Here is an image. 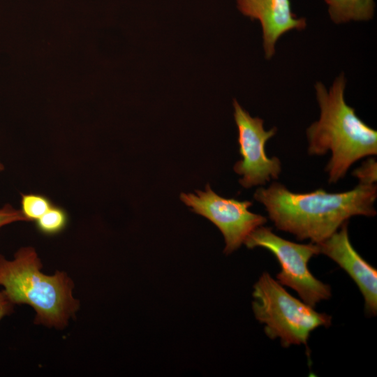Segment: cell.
Segmentation results:
<instances>
[{
  "mask_svg": "<svg viewBox=\"0 0 377 377\" xmlns=\"http://www.w3.org/2000/svg\"><path fill=\"white\" fill-rule=\"evenodd\" d=\"M3 170H4V166H3V163H1V161H0V172L3 171Z\"/></svg>",
  "mask_w": 377,
  "mask_h": 377,
  "instance_id": "16",
  "label": "cell"
},
{
  "mask_svg": "<svg viewBox=\"0 0 377 377\" xmlns=\"http://www.w3.org/2000/svg\"><path fill=\"white\" fill-rule=\"evenodd\" d=\"M196 194L181 193L180 199L191 211L208 219L223 234L227 254L237 249L256 228L267 222V219L249 210L252 202L225 198L214 192L209 184L205 191Z\"/></svg>",
  "mask_w": 377,
  "mask_h": 377,
  "instance_id": "6",
  "label": "cell"
},
{
  "mask_svg": "<svg viewBox=\"0 0 377 377\" xmlns=\"http://www.w3.org/2000/svg\"><path fill=\"white\" fill-rule=\"evenodd\" d=\"M238 10L251 20L260 22L263 33L265 56L270 59L275 54V45L284 34L306 27L304 18L292 11L290 0H236Z\"/></svg>",
  "mask_w": 377,
  "mask_h": 377,
  "instance_id": "9",
  "label": "cell"
},
{
  "mask_svg": "<svg viewBox=\"0 0 377 377\" xmlns=\"http://www.w3.org/2000/svg\"><path fill=\"white\" fill-rule=\"evenodd\" d=\"M42 267L32 246L20 248L13 260L0 254V286L13 304L34 309L35 324L62 330L80 309L73 294L74 283L64 272L47 275Z\"/></svg>",
  "mask_w": 377,
  "mask_h": 377,
  "instance_id": "3",
  "label": "cell"
},
{
  "mask_svg": "<svg viewBox=\"0 0 377 377\" xmlns=\"http://www.w3.org/2000/svg\"><path fill=\"white\" fill-rule=\"evenodd\" d=\"M244 243L249 249L262 247L269 251L281 267L276 281L296 291L308 305L314 308L331 297L330 286L316 279L308 267L309 260L320 254L317 244L290 242L274 234L270 228L263 226L254 230Z\"/></svg>",
  "mask_w": 377,
  "mask_h": 377,
  "instance_id": "5",
  "label": "cell"
},
{
  "mask_svg": "<svg viewBox=\"0 0 377 377\" xmlns=\"http://www.w3.org/2000/svg\"><path fill=\"white\" fill-rule=\"evenodd\" d=\"M253 197L265 207L278 230L314 244L327 239L353 216L376 214V184H359L341 193L323 188L293 193L282 184L273 182L268 188H258Z\"/></svg>",
  "mask_w": 377,
  "mask_h": 377,
  "instance_id": "1",
  "label": "cell"
},
{
  "mask_svg": "<svg viewBox=\"0 0 377 377\" xmlns=\"http://www.w3.org/2000/svg\"><path fill=\"white\" fill-rule=\"evenodd\" d=\"M253 297L256 318L265 325L266 335L279 338L283 347L306 346L312 331L331 325L330 316L292 296L268 272L263 273L255 283Z\"/></svg>",
  "mask_w": 377,
  "mask_h": 377,
  "instance_id": "4",
  "label": "cell"
},
{
  "mask_svg": "<svg viewBox=\"0 0 377 377\" xmlns=\"http://www.w3.org/2000/svg\"><path fill=\"white\" fill-rule=\"evenodd\" d=\"M353 175L360 180V184H374L376 182V161L369 158L354 170Z\"/></svg>",
  "mask_w": 377,
  "mask_h": 377,
  "instance_id": "13",
  "label": "cell"
},
{
  "mask_svg": "<svg viewBox=\"0 0 377 377\" xmlns=\"http://www.w3.org/2000/svg\"><path fill=\"white\" fill-rule=\"evenodd\" d=\"M346 80L339 75L328 90L320 82L315 84L320 118L306 129L309 155L332 156L326 165L328 182L344 177L357 160L377 154V132L366 124L344 98Z\"/></svg>",
  "mask_w": 377,
  "mask_h": 377,
  "instance_id": "2",
  "label": "cell"
},
{
  "mask_svg": "<svg viewBox=\"0 0 377 377\" xmlns=\"http://www.w3.org/2000/svg\"><path fill=\"white\" fill-rule=\"evenodd\" d=\"M20 203V210L28 221H36L54 205L46 195L32 193L22 194Z\"/></svg>",
  "mask_w": 377,
  "mask_h": 377,
  "instance_id": "12",
  "label": "cell"
},
{
  "mask_svg": "<svg viewBox=\"0 0 377 377\" xmlns=\"http://www.w3.org/2000/svg\"><path fill=\"white\" fill-rule=\"evenodd\" d=\"M68 223V214L66 209L54 205L42 216L36 221L39 232L46 235H54L62 232Z\"/></svg>",
  "mask_w": 377,
  "mask_h": 377,
  "instance_id": "11",
  "label": "cell"
},
{
  "mask_svg": "<svg viewBox=\"0 0 377 377\" xmlns=\"http://www.w3.org/2000/svg\"><path fill=\"white\" fill-rule=\"evenodd\" d=\"M234 118L238 130L239 154L242 158L234 165L235 172L242 175L239 184L249 188L265 185L272 179H276L281 172V163L276 157L269 158L265 152L266 142L273 137L276 127L264 128V121L253 117L237 102L233 100Z\"/></svg>",
  "mask_w": 377,
  "mask_h": 377,
  "instance_id": "7",
  "label": "cell"
},
{
  "mask_svg": "<svg viewBox=\"0 0 377 377\" xmlns=\"http://www.w3.org/2000/svg\"><path fill=\"white\" fill-rule=\"evenodd\" d=\"M330 19L336 24L367 21L374 14V0H325Z\"/></svg>",
  "mask_w": 377,
  "mask_h": 377,
  "instance_id": "10",
  "label": "cell"
},
{
  "mask_svg": "<svg viewBox=\"0 0 377 377\" xmlns=\"http://www.w3.org/2000/svg\"><path fill=\"white\" fill-rule=\"evenodd\" d=\"M318 244L323 253L344 269L359 288L364 300L366 312L377 313V270L353 248L348 236V221Z\"/></svg>",
  "mask_w": 377,
  "mask_h": 377,
  "instance_id": "8",
  "label": "cell"
},
{
  "mask_svg": "<svg viewBox=\"0 0 377 377\" xmlns=\"http://www.w3.org/2000/svg\"><path fill=\"white\" fill-rule=\"evenodd\" d=\"M13 305L4 291H0V320L13 311Z\"/></svg>",
  "mask_w": 377,
  "mask_h": 377,
  "instance_id": "15",
  "label": "cell"
},
{
  "mask_svg": "<svg viewBox=\"0 0 377 377\" xmlns=\"http://www.w3.org/2000/svg\"><path fill=\"white\" fill-rule=\"evenodd\" d=\"M17 221H28L20 209H15L10 204L0 208V230L4 226Z\"/></svg>",
  "mask_w": 377,
  "mask_h": 377,
  "instance_id": "14",
  "label": "cell"
}]
</instances>
